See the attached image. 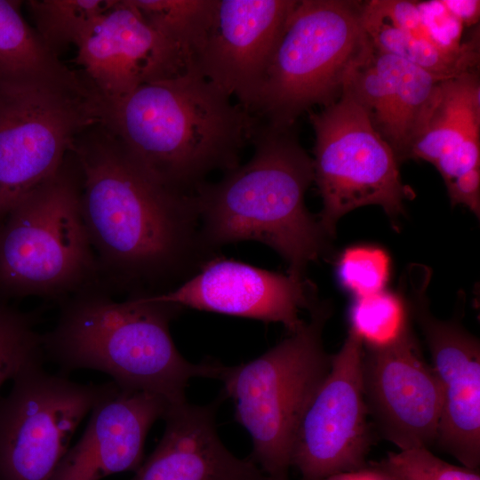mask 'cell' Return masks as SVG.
<instances>
[{
  "instance_id": "1",
  "label": "cell",
  "mask_w": 480,
  "mask_h": 480,
  "mask_svg": "<svg viewBox=\"0 0 480 480\" xmlns=\"http://www.w3.org/2000/svg\"><path fill=\"white\" fill-rule=\"evenodd\" d=\"M100 284L128 296L166 292L218 257L204 241L192 195L153 180L101 122L70 149Z\"/></svg>"
},
{
  "instance_id": "2",
  "label": "cell",
  "mask_w": 480,
  "mask_h": 480,
  "mask_svg": "<svg viewBox=\"0 0 480 480\" xmlns=\"http://www.w3.org/2000/svg\"><path fill=\"white\" fill-rule=\"evenodd\" d=\"M195 69L140 86L103 123L156 182L193 195L214 171L239 165L260 120Z\"/></svg>"
},
{
  "instance_id": "3",
  "label": "cell",
  "mask_w": 480,
  "mask_h": 480,
  "mask_svg": "<svg viewBox=\"0 0 480 480\" xmlns=\"http://www.w3.org/2000/svg\"><path fill=\"white\" fill-rule=\"evenodd\" d=\"M111 294L96 284L60 303L55 326L42 334L44 360L60 373L99 371L121 390L151 393L170 405L187 401L192 378L220 380L227 366L212 360L191 363L177 349L170 323L181 307L148 295L116 301Z\"/></svg>"
},
{
  "instance_id": "4",
  "label": "cell",
  "mask_w": 480,
  "mask_h": 480,
  "mask_svg": "<svg viewBox=\"0 0 480 480\" xmlns=\"http://www.w3.org/2000/svg\"><path fill=\"white\" fill-rule=\"evenodd\" d=\"M292 127L260 121L250 160L217 182L201 184L192 196L202 236L212 249L257 241L284 258L287 273L304 276L308 263L326 252L330 237L306 208L313 159Z\"/></svg>"
},
{
  "instance_id": "5",
  "label": "cell",
  "mask_w": 480,
  "mask_h": 480,
  "mask_svg": "<svg viewBox=\"0 0 480 480\" xmlns=\"http://www.w3.org/2000/svg\"><path fill=\"white\" fill-rule=\"evenodd\" d=\"M81 197L80 171L69 152L54 175L0 220V301L35 296L60 303L100 284Z\"/></svg>"
},
{
  "instance_id": "6",
  "label": "cell",
  "mask_w": 480,
  "mask_h": 480,
  "mask_svg": "<svg viewBox=\"0 0 480 480\" xmlns=\"http://www.w3.org/2000/svg\"><path fill=\"white\" fill-rule=\"evenodd\" d=\"M308 312L299 331L248 363L227 366L220 380L236 421L252 437L250 458L270 480H289L300 421L331 369L323 332L332 306L318 301Z\"/></svg>"
},
{
  "instance_id": "7",
  "label": "cell",
  "mask_w": 480,
  "mask_h": 480,
  "mask_svg": "<svg viewBox=\"0 0 480 480\" xmlns=\"http://www.w3.org/2000/svg\"><path fill=\"white\" fill-rule=\"evenodd\" d=\"M363 4L297 0L250 112L285 128L311 107L335 102L351 69L372 50L362 24Z\"/></svg>"
},
{
  "instance_id": "8",
  "label": "cell",
  "mask_w": 480,
  "mask_h": 480,
  "mask_svg": "<svg viewBox=\"0 0 480 480\" xmlns=\"http://www.w3.org/2000/svg\"><path fill=\"white\" fill-rule=\"evenodd\" d=\"M315 132L314 181L323 201L319 223L332 237L338 220L365 205H380L390 219L404 214L415 197L402 181L399 162L368 114L346 89L333 103L308 112Z\"/></svg>"
},
{
  "instance_id": "9",
  "label": "cell",
  "mask_w": 480,
  "mask_h": 480,
  "mask_svg": "<svg viewBox=\"0 0 480 480\" xmlns=\"http://www.w3.org/2000/svg\"><path fill=\"white\" fill-rule=\"evenodd\" d=\"M101 122L90 92L28 82L0 84V220L54 175L76 138Z\"/></svg>"
},
{
  "instance_id": "10",
  "label": "cell",
  "mask_w": 480,
  "mask_h": 480,
  "mask_svg": "<svg viewBox=\"0 0 480 480\" xmlns=\"http://www.w3.org/2000/svg\"><path fill=\"white\" fill-rule=\"evenodd\" d=\"M32 363L0 397V480H50L84 418L118 390L83 384Z\"/></svg>"
},
{
  "instance_id": "11",
  "label": "cell",
  "mask_w": 480,
  "mask_h": 480,
  "mask_svg": "<svg viewBox=\"0 0 480 480\" xmlns=\"http://www.w3.org/2000/svg\"><path fill=\"white\" fill-rule=\"evenodd\" d=\"M362 340L350 330L297 428L291 455L301 480H320L367 465L372 443L365 402Z\"/></svg>"
},
{
  "instance_id": "12",
  "label": "cell",
  "mask_w": 480,
  "mask_h": 480,
  "mask_svg": "<svg viewBox=\"0 0 480 480\" xmlns=\"http://www.w3.org/2000/svg\"><path fill=\"white\" fill-rule=\"evenodd\" d=\"M425 267L410 269L403 283L412 319L419 324L438 380L442 407L436 443L462 466L480 464V343L455 320H441L429 308Z\"/></svg>"
},
{
  "instance_id": "13",
  "label": "cell",
  "mask_w": 480,
  "mask_h": 480,
  "mask_svg": "<svg viewBox=\"0 0 480 480\" xmlns=\"http://www.w3.org/2000/svg\"><path fill=\"white\" fill-rule=\"evenodd\" d=\"M76 62L102 112L141 85L187 70L180 52L143 18L132 0H116L76 44Z\"/></svg>"
},
{
  "instance_id": "14",
  "label": "cell",
  "mask_w": 480,
  "mask_h": 480,
  "mask_svg": "<svg viewBox=\"0 0 480 480\" xmlns=\"http://www.w3.org/2000/svg\"><path fill=\"white\" fill-rule=\"evenodd\" d=\"M364 348V397L380 434L399 450L428 448L436 441L442 397L412 324L395 342Z\"/></svg>"
},
{
  "instance_id": "15",
  "label": "cell",
  "mask_w": 480,
  "mask_h": 480,
  "mask_svg": "<svg viewBox=\"0 0 480 480\" xmlns=\"http://www.w3.org/2000/svg\"><path fill=\"white\" fill-rule=\"evenodd\" d=\"M296 3L215 0L209 28L190 68L236 97L250 112Z\"/></svg>"
},
{
  "instance_id": "16",
  "label": "cell",
  "mask_w": 480,
  "mask_h": 480,
  "mask_svg": "<svg viewBox=\"0 0 480 480\" xmlns=\"http://www.w3.org/2000/svg\"><path fill=\"white\" fill-rule=\"evenodd\" d=\"M148 296L182 308L280 323L290 334L306 322L300 312L318 302L316 288L305 276L220 257L176 288Z\"/></svg>"
},
{
  "instance_id": "17",
  "label": "cell",
  "mask_w": 480,
  "mask_h": 480,
  "mask_svg": "<svg viewBox=\"0 0 480 480\" xmlns=\"http://www.w3.org/2000/svg\"><path fill=\"white\" fill-rule=\"evenodd\" d=\"M169 406L159 396L118 388L92 410L84 434L66 452L50 480H100L135 472L143 461L150 428Z\"/></svg>"
},
{
  "instance_id": "18",
  "label": "cell",
  "mask_w": 480,
  "mask_h": 480,
  "mask_svg": "<svg viewBox=\"0 0 480 480\" xmlns=\"http://www.w3.org/2000/svg\"><path fill=\"white\" fill-rule=\"evenodd\" d=\"M220 404L170 405L160 442L130 480H270L250 457L235 456L220 439Z\"/></svg>"
},
{
  "instance_id": "19",
  "label": "cell",
  "mask_w": 480,
  "mask_h": 480,
  "mask_svg": "<svg viewBox=\"0 0 480 480\" xmlns=\"http://www.w3.org/2000/svg\"><path fill=\"white\" fill-rule=\"evenodd\" d=\"M480 136V84L472 72L444 80L435 104L411 145L408 159L431 163L445 183L465 139Z\"/></svg>"
},
{
  "instance_id": "20",
  "label": "cell",
  "mask_w": 480,
  "mask_h": 480,
  "mask_svg": "<svg viewBox=\"0 0 480 480\" xmlns=\"http://www.w3.org/2000/svg\"><path fill=\"white\" fill-rule=\"evenodd\" d=\"M20 2L0 0V84L43 82L90 92L24 20Z\"/></svg>"
},
{
  "instance_id": "21",
  "label": "cell",
  "mask_w": 480,
  "mask_h": 480,
  "mask_svg": "<svg viewBox=\"0 0 480 480\" xmlns=\"http://www.w3.org/2000/svg\"><path fill=\"white\" fill-rule=\"evenodd\" d=\"M372 60L387 77L392 95L388 144L400 163L408 159L411 145L422 129L436 100L441 83L434 75L372 45Z\"/></svg>"
},
{
  "instance_id": "22",
  "label": "cell",
  "mask_w": 480,
  "mask_h": 480,
  "mask_svg": "<svg viewBox=\"0 0 480 480\" xmlns=\"http://www.w3.org/2000/svg\"><path fill=\"white\" fill-rule=\"evenodd\" d=\"M362 24L374 49L444 78L470 72V68L478 62V34H475L461 50L449 52L389 22L371 10L365 3L363 4Z\"/></svg>"
},
{
  "instance_id": "23",
  "label": "cell",
  "mask_w": 480,
  "mask_h": 480,
  "mask_svg": "<svg viewBox=\"0 0 480 480\" xmlns=\"http://www.w3.org/2000/svg\"><path fill=\"white\" fill-rule=\"evenodd\" d=\"M145 20L182 54L187 69L209 28L215 0H132Z\"/></svg>"
},
{
  "instance_id": "24",
  "label": "cell",
  "mask_w": 480,
  "mask_h": 480,
  "mask_svg": "<svg viewBox=\"0 0 480 480\" xmlns=\"http://www.w3.org/2000/svg\"><path fill=\"white\" fill-rule=\"evenodd\" d=\"M116 0H29L26 1L35 30L51 52L59 56L76 45L90 25Z\"/></svg>"
},
{
  "instance_id": "25",
  "label": "cell",
  "mask_w": 480,
  "mask_h": 480,
  "mask_svg": "<svg viewBox=\"0 0 480 480\" xmlns=\"http://www.w3.org/2000/svg\"><path fill=\"white\" fill-rule=\"evenodd\" d=\"M349 330L369 348L395 342L412 324L404 294L386 290L355 298L349 310Z\"/></svg>"
},
{
  "instance_id": "26",
  "label": "cell",
  "mask_w": 480,
  "mask_h": 480,
  "mask_svg": "<svg viewBox=\"0 0 480 480\" xmlns=\"http://www.w3.org/2000/svg\"><path fill=\"white\" fill-rule=\"evenodd\" d=\"M38 315L0 301V388L28 364L45 361Z\"/></svg>"
},
{
  "instance_id": "27",
  "label": "cell",
  "mask_w": 480,
  "mask_h": 480,
  "mask_svg": "<svg viewBox=\"0 0 480 480\" xmlns=\"http://www.w3.org/2000/svg\"><path fill=\"white\" fill-rule=\"evenodd\" d=\"M390 268V257L382 248L356 245L341 253L337 276L344 289L355 298H361L385 290Z\"/></svg>"
},
{
  "instance_id": "28",
  "label": "cell",
  "mask_w": 480,
  "mask_h": 480,
  "mask_svg": "<svg viewBox=\"0 0 480 480\" xmlns=\"http://www.w3.org/2000/svg\"><path fill=\"white\" fill-rule=\"evenodd\" d=\"M363 106L373 126L388 143L392 119L389 83L369 55L349 72L344 86Z\"/></svg>"
},
{
  "instance_id": "29",
  "label": "cell",
  "mask_w": 480,
  "mask_h": 480,
  "mask_svg": "<svg viewBox=\"0 0 480 480\" xmlns=\"http://www.w3.org/2000/svg\"><path fill=\"white\" fill-rule=\"evenodd\" d=\"M375 464L395 480H480L478 469L448 463L428 447L391 452Z\"/></svg>"
},
{
  "instance_id": "30",
  "label": "cell",
  "mask_w": 480,
  "mask_h": 480,
  "mask_svg": "<svg viewBox=\"0 0 480 480\" xmlns=\"http://www.w3.org/2000/svg\"><path fill=\"white\" fill-rule=\"evenodd\" d=\"M422 22L431 38L442 49L449 52L461 50L463 25L443 4L441 0L417 2Z\"/></svg>"
},
{
  "instance_id": "31",
  "label": "cell",
  "mask_w": 480,
  "mask_h": 480,
  "mask_svg": "<svg viewBox=\"0 0 480 480\" xmlns=\"http://www.w3.org/2000/svg\"><path fill=\"white\" fill-rule=\"evenodd\" d=\"M452 205L462 204L480 216V167L470 170L445 183Z\"/></svg>"
},
{
  "instance_id": "32",
  "label": "cell",
  "mask_w": 480,
  "mask_h": 480,
  "mask_svg": "<svg viewBox=\"0 0 480 480\" xmlns=\"http://www.w3.org/2000/svg\"><path fill=\"white\" fill-rule=\"evenodd\" d=\"M445 8L464 26L476 25L479 20L480 1L441 0Z\"/></svg>"
},
{
  "instance_id": "33",
  "label": "cell",
  "mask_w": 480,
  "mask_h": 480,
  "mask_svg": "<svg viewBox=\"0 0 480 480\" xmlns=\"http://www.w3.org/2000/svg\"><path fill=\"white\" fill-rule=\"evenodd\" d=\"M320 480H395L388 473L380 468L375 462L365 467L337 473Z\"/></svg>"
}]
</instances>
